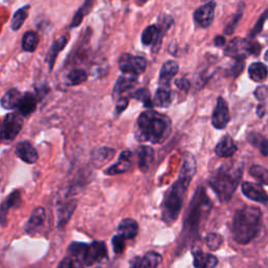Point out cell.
I'll return each mask as SVG.
<instances>
[{"instance_id":"6da1fadb","label":"cell","mask_w":268,"mask_h":268,"mask_svg":"<svg viewBox=\"0 0 268 268\" xmlns=\"http://www.w3.org/2000/svg\"><path fill=\"white\" fill-rule=\"evenodd\" d=\"M196 161L192 154H185L178 179L167 193L162 203V218L167 223H173L178 218L186 189L195 175Z\"/></svg>"},{"instance_id":"7a4b0ae2","label":"cell","mask_w":268,"mask_h":268,"mask_svg":"<svg viewBox=\"0 0 268 268\" xmlns=\"http://www.w3.org/2000/svg\"><path fill=\"white\" fill-rule=\"evenodd\" d=\"M262 212L254 206H245L236 212L231 224V236L239 244H247L255 236L261 227Z\"/></svg>"},{"instance_id":"3957f363","label":"cell","mask_w":268,"mask_h":268,"mask_svg":"<svg viewBox=\"0 0 268 268\" xmlns=\"http://www.w3.org/2000/svg\"><path fill=\"white\" fill-rule=\"evenodd\" d=\"M137 139L153 144L165 142L172 130V125L169 118L154 111L143 112L137 120Z\"/></svg>"},{"instance_id":"277c9868","label":"cell","mask_w":268,"mask_h":268,"mask_svg":"<svg viewBox=\"0 0 268 268\" xmlns=\"http://www.w3.org/2000/svg\"><path fill=\"white\" fill-rule=\"evenodd\" d=\"M242 177V168H221L209 180V184L221 201H228Z\"/></svg>"},{"instance_id":"5b68a950","label":"cell","mask_w":268,"mask_h":268,"mask_svg":"<svg viewBox=\"0 0 268 268\" xmlns=\"http://www.w3.org/2000/svg\"><path fill=\"white\" fill-rule=\"evenodd\" d=\"M209 208H211V202H209L203 189L199 188V190L196 191L190 204V208L186 213L185 226L190 232H194L198 229L201 217L209 211Z\"/></svg>"},{"instance_id":"8992f818","label":"cell","mask_w":268,"mask_h":268,"mask_svg":"<svg viewBox=\"0 0 268 268\" xmlns=\"http://www.w3.org/2000/svg\"><path fill=\"white\" fill-rule=\"evenodd\" d=\"M261 51V46L257 42H248L245 39L235 38L231 40L225 50V55L236 60H244L248 55H258Z\"/></svg>"},{"instance_id":"52a82bcc","label":"cell","mask_w":268,"mask_h":268,"mask_svg":"<svg viewBox=\"0 0 268 268\" xmlns=\"http://www.w3.org/2000/svg\"><path fill=\"white\" fill-rule=\"evenodd\" d=\"M23 126V116L18 112L9 113L0 128V143L14 141Z\"/></svg>"},{"instance_id":"ba28073f","label":"cell","mask_w":268,"mask_h":268,"mask_svg":"<svg viewBox=\"0 0 268 268\" xmlns=\"http://www.w3.org/2000/svg\"><path fill=\"white\" fill-rule=\"evenodd\" d=\"M119 66L124 74L138 76L145 72L147 67V61L143 57L124 54L120 58Z\"/></svg>"},{"instance_id":"9c48e42d","label":"cell","mask_w":268,"mask_h":268,"mask_svg":"<svg viewBox=\"0 0 268 268\" xmlns=\"http://www.w3.org/2000/svg\"><path fill=\"white\" fill-rule=\"evenodd\" d=\"M107 257L106 244L101 241L92 242L87 246L83 263L87 266L96 264Z\"/></svg>"},{"instance_id":"30bf717a","label":"cell","mask_w":268,"mask_h":268,"mask_svg":"<svg viewBox=\"0 0 268 268\" xmlns=\"http://www.w3.org/2000/svg\"><path fill=\"white\" fill-rule=\"evenodd\" d=\"M229 110L227 103L222 98H218L216 108L212 116V125L216 129H224L229 122Z\"/></svg>"},{"instance_id":"8fae6325","label":"cell","mask_w":268,"mask_h":268,"mask_svg":"<svg viewBox=\"0 0 268 268\" xmlns=\"http://www.w3.org/2000/svg\"><path fill=\"white\" fill-rule=\"evenodd\" d=\"M242 193L252 201L260 203L268 202V194L258 183L244 182L242 184Z\"/></svg>"},{"instance_id":"7c38bea8","label":"cell","mask_w":268,"mask_h":268,"mask_svg":"<svg viewBox=\"0 0 268 268\" xmlns=\"http://www.w3.org/2000/svg\"><path fill=\"white\" fill-rule=\"evenodd\" d=\"M215 3L211 2L195 11L194 18L198 25L202 28H208L212 25L215 15Z\"/></svg>"},{"instance_id":"4fadbf2b","label":"cell","mask_w":268,"mask_h":268,"mask_svg":"<svg viewBox=\"0 0 268 268\" xmlns=\"http://www.w3.org/2000/svg\"><path fill=\"white\" fill-rule=\"evenodd\" d=\"M132 158L133 155L130 151L128 150L124 151V152L120 154L119 160L116 161V164L109 167L106 171H105V173H106L107 175H118V174H122L129 171L132 168Z\"/></svg>"},{"instance_id":"5bb4252c","label":"cell","mask_w":268,"mask_h":268,"mask_svg":"<svg viewBox=\"0 0 268 268\" xmlns=\"http://www.w3.org/2000/svg\"><path fill=\"white\" fill-rule=\"evenodd\" d=\"M16 155L29 165H33L38 160V152L29 142H21L16 147Z\"/></svg>"},{"instance_id":"9a60e30c","label":"cell","mask_w":268,"mask_h":268,"mask_svg":"<svg viewBox=\"0 0 268 268\" xmlns=\"http://www.w3.org/2000/svg\"><path fill=\"white\" fill-rule=\"evenodd\" d=\"M45 220V209L42 206H38L33 211L28 223L26 225V231L29 235L36 232L43 224Z\"/></svg>"},{"instance_id":"2e32d148","label":"cell","mask_w":268,"mask_h":268,"mask_svg":"<svg viewBox=\"0 0 268 268\" xmlns=\"http://www.w3.org/2000/svg\"><path fill=\"white\" fill-rule=\"evenodd\" d=\"M237 151V146L230 135H224L215 148V152L220 157H230Z\"/></svg>"},{"instance_id":"e0dca14e","label":"cell","mask_w":268,"mask_h":268,"mask_svg":"<svg viewBox=\"0 0 268 268\" xmlns=\"http://www.w3.org/2000/svg\"><path fill=\"white\" fill-rule=\"evenodd\" d=\"M194 266L195 268H215L218 264V259L211 253H205L200 249H195Z\"/></svg>"},{"instance_id":"ac0fdd59","label":"cell","mask_w":268,"mask_h":268,"mask_svg":"<svg viewBox=\"0 0 268 268\" xmlns=\"http://www.w3.org/2000/svg\"><path fill=\"white\" fill-rule=\"evenodd\" d=\"M136 153L138 160V168L144 173L148 172L151 166V162L153 160V154H154L153 149L148 146H141L138 147Z\"/></svg>"},{"instance_id":"d6986e66","label":"cell","mask_w":268,"mask_h":268,"mask_svg":"<svg viewBox=\"0 0 268 268\" xmlns=\"http://www.w3.org/2000/svg\"><path fill=\"white\" fill-rule=\"evenodd\" d=\"M136 83H137V76L125 74L124 76H121L118 79V81H116L115 86L113 88V95L119 97L122 93L133 88L136 85Z\"/></svg>"},{"instance_id":"ffe728a7","label":"cell","mask_w":268,"mask_h":268,"mask_svg":"<svg viewBox=\"0 0 268 268\" xmlns=\"http://www.w3.org/2000/svg\"><path fill=\"white\" fill-rule=\"evenodd\" d=\"M21 203V195L19 191H14L12 194L9 195L7 200L0 205V222L6 224L7 216L9 209L12 207H17Z\"/></svg>"},{"instance_id":"44dd1931","label":"cell","mask_w":268,"mask_h":268,"mask_svg":"<svg viewBox=\"0 0 268 268\" xmlns=\"http://www.w3.org/2000/svg\"><path fill=\"white\" fill-rule=\"evenodd\" d=\"M37 108V99L33 93L27 92L25 96H22L20 104L18 106V111L22 116H29L35 112Z\"/></svg>"},{"instance_id":"7402d4cb","label":"cell","mask_w":268,"mask_h":268,"mask_svg":"<svg viewBox=\"0 0 268 268\" xmlns=\"http://www.w3.org/2000/svg\"><path fill=\"white\" fill-rule=\"evenodd\" d=\"M178 73V64L175 61H168L161 67L159 82L161 85L169 86L172 78Z\"/></svg>"},{"instance_id":"603a6c76","label":"cell","mask_w":268,"mask_h":268,"mask_svg":"<svg viewBox=\"0 0 268 268\" xmlns=\"http://www.w3.org/2000/svg\"><path fill=\"white\" fill-rule=\"evenodd\" d=\"M21 99L22 95L19 90H17L16 88L10 89L2 99V106L8 110L16 109L19 106Z\"/></svg>"},{"instance_id":"cb8c5ba5","label":"cell","mask_w":268,"mask_h":268,"mask_svg":"<svg viewBox=\"0 0 268 268\" xmlns=\"http://www.w3.org/2000/svg\"><path fill=\"white\" fill-rule=\"evenodd\" d=\"M119 230L125 239H134L138 232V224L133 219H124L119 225Z\"/></svg>"},{"instance_id":"d4e9b609","label":"cell","mask_w":268,"mask_h":268,"mask_svg":"<svg viewBox=\"0 0 268 268\" xmlns=\"http://www.w3.org/2000/svg\"><path fill=\"white\" fill-rule=\"evenodd\" d=\"M77 207V201L72 200L65 203L59 211V214H58V227H64L67 223L69 219L73 216L75 209Z\"/></svg>"},{"instance_id":"484cf974","label":"cell","mask_w":268,"mask_h":268,"mask_svg":"<svg viewBox=\"0 0 268 268\" xmlns=\"http://www.w3.org/2000/svg\"><path fill=\"white\" fill-rule=\"evenodd\" d=\"M248 74H249V77L252 81H254V82L261 83L267 78L268 68L265 64H263L261 62L252 63L248 68Z\"/></svg>"},{"instance_id":"4316f807","label":"cell","mask_w":268,"mask_h":268,"mask_svg":"<svg viewBox=\"0 0 268 268\" xmlns=\"http://www.w3.org/2000/svg\"><path fill=\"white\" fill-rule=\"evenodd\" d=\"M66 44H67V38L65 36H63V37H61L59 39H57L53 43V45L51 46L49 55H48V61H49L50 71H52L53 67H54V64H55V61L57 59L58 54H59L65 48Z\"/></svg>"},{"instance_id":"83f0119b","label":"cell","mask_w":268,"mask_h":268,"mask_svg":"<svg viewBox=\"0 0 268 268\" xmlns=\"http://www.w3.org/2000/svg\"><path fill=\"white\" fill-rule=\"evenodd\" d=\"M39 44V37L36 32L30 31L25 34L22 38V49L28 53H33L36 51Z\"/></svg>"},{"instance_id":"f1b7e54d","label":"cell","mask_w":268,"mask_h":268,"mask_svg":"<svg viewBox=\"0 0 268 268\" xmlns=\"http://www.w3.org/2000/svg\"><path fill=\"white\" fill-rule=\"evenodd\" d=\"M95 3H96V0H85L84 5L79 9V11L77 12L73 21H72V25H71L72 29L77 28L81 25V22L83 21L84 17L90 13V11H91L93 5H95Z\"/></svg>"},{"instance_id":"f546056e","label":"cell","mask_w":268,"mask_h":268,"mask_svg":"<svg viewBox=\"0 0 268 268\" xmlns=\"http://www.w3.org/2000/svg\"><path fill=\"white\" fill-rule=\"evenodd\" d=\"M171 102H172V96L170 90L165 87H160L155 93L153 104L157 107L166 108L171 104Z\"/></svg>"},{"instance_id":"4dcf8cb0","label":"cell","mask_w":268,"mask_h":268,"mask_svg":"<svg viewBox=\"0 0 268 268\" xmlns=\"http://www.w3.org/2000/svg\"><path fill=\"white\" fill-rule=\"evenodd\" d=\"M29 12H30V6L23 7L20 10H18L16 13L14 14L13 18H12L11 21V28L13 31H19L21 27L23 26V23L27 20L29 16Z\"/></svg>"},{"instance_id":"1f68e13d","label":"cell","mask_w":268,"mask_h":268,"mask_svg":"<svg viewBox=\"0 0 268 268\" xmlns=\"http://www.w3.org/2000/svg\"><path fill=\"white\" fill-rule=\"evenodd\" d=\"M161 262V255L155 251H149L141 259L138 268H157Z\"/></svg>"},{"instance_id":"d6a6232c","label":"cell","mask_w":268,"mask_h":268,"mask_svg":"<svg viewBox=\"0 0 268 268\" xmlns=\"http://www.w3.org/2000/svg\"><path fill=\"white\" fill-rule=\"evenodd\" d=\"M160 39V31L156 26L148 27L142 34V42L145 45L156 43Z\"/></svg>"},{"instance_id":"836d02e7","label":"cell","mask_w":268,"mask_h":268,"mask_svg":"<svg viewBox=\"0 0 268 268\" xmlns=\"http://www.w3.org/2000/svg\"><path fill=\"white\" fill-rule=\"evenodd\" d=\"M87 246H88V244H85L82 242H73L68 247V251L69 253H71L72 258L77 259L83 263Z\"/></svg>"},{"instance_id":"e575fe53","label":"cell","mask_w":268,"mask_h":268,"mask_svg":"<svg viewBox=\"0 0 268 268\" xmlns=\"http://www.w3.org/2000/svg\"><path fill=\"white\" fill-rule=\"evenodd\" d=\"M87 80V73L83 69H74L67 75L68 85H80Z\"/></svg>"},{"instance_id":"d590c367","label":"cell","mask_w":268,"mask_h":268,"mask_svg":"<svg viewBox=\"0 0 268 268\" xmlns=\"http://www.w3.org/2000/svg\"><path fill=\"white\" fill-rule=\"evenodd\" d=\"M248 141L255 147H258L263 155H268V141L258 133H250L248 135Z\"/></svg>"},{"instance_id":"8d00e7d4","label":"cell","mask_w":268,"mask_h":268,"mask_svg":"<svg viewBox=\"0 0 268 268\" xmlns=\"http://www.w3.org/2000/svg\"><path fill=\"white\" fill-rule=\"evenodd\" d=\"M223 239L220 235L216 234V232H209V234L205 237V243L206 246L211 250H217L222 244Z\"/></svg>"},{"instance_id":"74e56055","label":"cell","mask_w":268,"mask_h":268,"mask_svg":"<svg viewBox=\"0 0 268 268\" xmlns=\"http://www.w3.org/2000/svg\"><path fill=\"white\" fill-rule=\"evenodd\" d=\"M133 99H136L138 101H142L144 103V105L148 108H152L153 106V102L151 101V97H150V92L149 90L142 88V89H138L137 91H135L134 93H132L131 96Z\"/></svg>"},{"instance_id":"f35d334b","label":"cell","mask_w":268,"mask_h":268,"mask_svg":"<svg viewBox=\"0 0 268 268\" xmlns=\"http://www.w3.org/2000/svg\"><path fill=\"white\" fill-rule=\"evenodd\" d=\"M250 174L254 178L259 179L262 183L268 184V171L261 166H252L250 168Z\"/></svg>"},{"instance_id":"ab89813d","label":"cell","mask_w":268,"mask_h":268,"mask_svg":"<svg viewBox=\"0 0 268 268\" xmlns=\"http://www.w3.org/2000/svg\"><path fill=\"white\" fill-rule=\"evenodd\" d=\"M125 238L120 234V235H116L112 238V246H113V250L116 254H120L122 252H124L125 250Z\"/></svg>"},{"instance_id":"60d3db41","label":"cell","mask_w":268,"mask_h":268,"mask_svg":"<svg viewBox=\"0 0 268 268\" xmlns=\"http://www.w3.org/2000/svg\"><path fill=\"white\" fill-rule=\"evenodd\" d=\"M114 154V150L109 149V148H102L98 151V153L96 154V160H99L101 162L110 160Z\"/></svg>"},{"instance_id":"b9f144b4","label":"cell","mask_w":268,"mask_h":268,"mask_svg":"<svg viewBox=\"0 0 268 268\" xmlns=\"http://www.w3.org/2000/svg\"><path fill=\"white\" fill-rule=\"evenodd\" d=\"M58 268H84L83 263L74 259V258H65L58 266Z\"/></svg>"},{"instance_id":"7bdbcfd3","label":"cell","mask_w":268,"mask_h":268,"mask_svg":"<svg viewBox=\"0 0 268 268\" xmlns=\"http://www.w3.org/2000/svg\"><path fill=\"white\" fill-rule=\"evenodd\" d=\"M268 19V9L265 11V13L261 16V18L259 19V21L255 23V26L253 28V30L251 31L250 35H249V37L253 38L254 36H257V35L262 31V28H263V25H264V22L265 20Z\"/></svg>"},{"instance_id":"ee69618b","label":"cell","mask_w":268,"mask_h":268,"mask_svg":"<svg viewBox=\"0 0 268 268\" xmlns=\"http://www.w3.org/2000/svg\"><path fill=\"white\" fill-rule=\"evenodd\" d=\"M241 16H242V12H240L239 14H237V15L235 16L234 20H232V21L229 23L228 27L225 29V34H226V35H230L232 32H234L235 28H236L237 25H238V22H239L240 19H241Z\"/></svg>"},{"instance_id":"f6af8a7d","label":"cell","mask_w":268,"mask_h":268,"mask_svg":"<svg viewBox=\"0 0 268 268\" xmlns=\"http://www.w3.org/2000/svg\"><path fill=\"white\" fill-rule=\"evenodd\" d=\"M243 68H244V62L243 60H237V63L234 65V67H232L230 71H229V74L231 76H234V77H237L239 76L242 71H243Z\"/></svg>"},{"instance_id":"bcb514c9","label":"cell","mask_w":268,"mask_h":268,"mask_svg":"<svg viewBox=\"0 0 268 268\" xmlns=\"http://www.w3.org/2000/svg\"><path fill=\"white\" fill-rule=\"evenodd\" d=\"M128 106V99L127 98H120V100L116 103L115 106V113L120 114L122 113Z\"/></svg>"},{"instance_id":"7dc6e473","label":"cell","mask_w":268,"mask_h":268,"mask_svg":"<svg viewBox=\"0 0 268 268\" xmlns=\"http://www.w3.org/2000/svg\"><path fill=\"white\" fill-rule=\"evenodd\" d=\"M268 95V89L265 86H260L254 91V97L259 101H264Z\"/></svg>"},{"instance_id":"c3c4849f","label":"cell","mask_w":268,"mask_h":268,"mask_svg":"<svg viewBox=\"0 0 268 268\" xmlns=\"http://www.w3.org/2000/svg\"><path fill=\"white\" fill-rule=\"evenodd\" d=\"M175 83H176V86L178 88H180L181 90L188 91L190 89V82L186 79H184V78H181V79L176 80Z\"/></svg>"},{"instance_id":"681fc988","label":"cell","mask_w":268,"mask_h":268,"mask_svg":"<svg viewBox=\"0 0 268 268\" xmlns=\"http://www.w3.org/2000/svg\"><path fill=\"white\" fill-rule=\"evenodd\" d=\"M214 44L218 46V48H220V46H223L225 44V38L222 36H217L214 40Z\"/></svg>"},{"instance_id":"f907efd6","label":"cell","mask_w":268,"mask_h":268,"mask_svg":"<svg viewBox=\"0 0 268 268\" xmlns=\"http://www.w3.org/2000/svg\"><path fill=\"white\" fill-rule=\"evenodd\" d=\"M139 262H141V258H135L134 261L132 262V266L130 268H138L139 267Z\"/></svg>"},{"instance_id":"816d5d0a","label":"cell","mask_w":268,"mask_h":268,"mask_svg":"<svg viewBox=\"0 0 268 268\" xmlns=\"http://www.w3.org/2000/svg\"><path fill=\"white\" fill-rule=\"evenodd\" d=\"M264 107L262 106V105H260V106L258 107V114H259V116H262L263 115V113H264Z\"/></svg>"},{"instance_id":"f5cc1de1","label":"cell","mask_w":268,"mask_h":268,"mask_svg":"<svg viewBox=\"0 0 268 268\" xmlns=\"http://www.w3.org/2000/svg\"><path fill=\"white\" fill-rule=\"evenodd\" d=\"M265 60L268 62V51L265 53Z\"/></svg>"},{"instance_id":"db71d44e","label":"cell","mask_w":268,"mask_h":268,"mask_svg":"<svg viewBox=\"0 0 268 268\" xmlns=\"http://www.w3.org/2000/svg\"><path fill=\"white\" fill-rule=\"evenodd\" d=\"M141 2L142 3H146V2H148V0H141Z\"/></svg>"}]
</instances>
